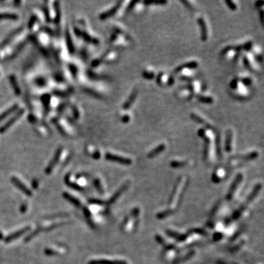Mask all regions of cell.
<instances>
[{
  "instance_id": "obj_4",
  "label": "cell",
  "mask_w": 264,
  "mask_h": 264,
  "mask_svg": "<svg viewBox=\"0 0 264 264\" xmlns=\"http://www.w3.org/2000/svg\"><path fill=\"white\" fill-rule=\"evenodd\" d=\"M197 66H198V64L197 62L191 61V62H186V63H185V64L178 66V67H177V68H175V73H179V72H181L184 68L194 69V68H196Z\"/></svg>"
},
{
  "instance_id": "obj_13",
  "label": "cell",
  "mask_w": 264,
  "mask_h": 264,
  "mask_svg": "<svg viewBox=\"0 0 264 264\" xmlns=\"http://www.w3.org/2000/svg\"><path fill=\"white\" fill-rule=\"evenodd\" d=\"M225 2H226V4H227V5L228 6L229 8L230 9V10H236V9H237V7H236V4H235V3L233 2V1H230V0H226Z\"/></svg>"
},
{
  "instance_id": "obj_20",
  "label": "cell",
  "mask_w": 264,
  "mask_h": 264,
  "mask_svg": "<svg viewBox=\"0 0 264 264\" xmlns=\"http://www.w3.org/2000/svg\"><path fill=\"white\" fill-rule=\"evenodd\" d=\"M198 135L200 136H202V137H204V136L205 135V131L202 128L199 129V130L198 131Z\"/></svg>"
},
{
  "instance_id": "obj_2",
  "label": "cell",
  "mask_w": 264,
  "mask_h": 264,
  "mask_svg": "<svg viewBox=\"0 0 264 264\" xmlns=\"http://www.w3.org/2000/svg\"><path fill=\"white\" fill-rule=\"evenodd\" d=\"M198 24L201 29V39L203 41H206L208 39V29L205 20L202 18H198Z\"/></svg>"
},
{
  "instance_id": "obj_1",
  "label": "cell",
  "mask_w": 264,
  "mask_h": 264,
  "mask_svg": "<svg viewBox=\"0 0 264 264\" xmlns=\"http://www.w3.org/2000/svg\"><path fill=\"white\" fill-rule=\"evenodd\" d=\"M106 159L110 160V161H116V162L120 163V164H126V165H129V164H131V161L129 158L119 156V155H114V154L107 153L106 155Z\"/></svg>"
},
{
  "instance_id": "obj_9",
  "label": "cell",
  "mask_w": 264,
  "mask_h": 264,
  "mask_svg": "<svg viewBox=\"0 0 264 264\" xmlns=\"http://www.w3.org/2000/svg\"><path fill=\"white\" fill-rule=\"evenodd\" d=\"M13 181H14L15 184H16L17 186H18L19 189H20L21 190H22V191H23V192H24L25 193H26L27 195H31L30 191L28 190V189H26V186H25L24 185H23L21 183L20 180H17V179H16V178H13Z\"/></svg>"
},
{
  "instance_id": "obj_17",
  "label": "cell",
  "mask_w": 264,
  "mask_h": 264,
  "mask_svg": "<svg viewBox=\"0 0 264 264\" xmlns=\"http://www.w3.org/2000/svg\"><path fill=\"white\" fill-rule=\"evenodd\" d=\"M237 85H238V79H233V80L232 81L231 84H230V87H231L232 88H233V89H235V88H236Z\"/></svg>"
},
{
  "instance_id": "obj_3",
  "label": "cell",
  "mask_w": 264,
  "mask_h": 264,
  "mask_svg": "<svg viewBox=\"0 0 264 264\" xmlns=\"http://www.w3.org/2000/svg\"><path fill=\"white\" fill-rule=\"evenodd\" d=\"M121 3H122V1H119V2L117 3V4H116L114 7L109 9V10H107V11H106V12H104V13H101V14L99 16V18L101 19V20H105V19L109 18L110 16H113V15L115 14L116 12L117 11V10L120 8V4H121Z\"/></svg>"
},
{
  "instance_id": "obj_14",
  "label": "cell",
  "mask_w": 264,
  "mask_h": 264,
  "mask_svg": "<svg viewBox=\"0 0 264 264\" xmlns=\"http://www.w3.org/2000/svg\"><path fill=\"white\" fill-rule=\"evenodd\" d=\"M143 76L145 79H151L154 77V73L153 72H149L145 70V71L143 72Z\"/></svg>"
},
{
  "instance_id": "obj_11",
  "label": "cell",
  "mask_w": 264,
  "mask_h": 264,
  "mask_svg": "<svg viewBox=\"0 0 264 264\" xmlns=\"http://www.w3.org/2000/svg\"><path fill=\"white\" fill-rule=\"evenodd\" d=\"M92 264H123V263L122 262H118V261H117V262H113V261H109H109H107V260H106V261H104V260H98V261H92Z\"/></svg>"
},
{
  "instance_id": "obj_10",
  "label": "cell",
  "mask_w": 264,
  "mask_h": 264,
  "mask_svg": "<svg viewBox=\"0 0 264 264\" xmlns=\"http://www.w3.org/2000/svg\"><path fill=\"white\" fill-rule=\"evenodd\" d=\"M197 98L200 102L204 103V104H211V103H213V98H211V97L199 95V96H197Z\"/></svg>"
},
{
  "instance_id": "obj_19",
  "label": "cell",
  "mask_w": 264,
  "mask_h": 264,
  "mask_svg": "<svg viewBox=\"0 0 264 264\" xmlns=\"http://www.w3.org/2000/svg\"><path fill=\"white\" fill-rule=\"evenodd\" d=\"M242 82L245 85H249L251 84V79L249 78H244V79H242Z\"/></svg>"
},
{
  "instance_id": "obj_18",
  "label": "cell",
  "mask_w": 264,
  "mask_h": 264,
  "mask_svg": "<svg viewBox=\"0 0 264 264\" xmlns=\"http://www.w3.org/2000/svg\"><path fill=\"white\" fill-rule=\"evenodd\" d=\"M121 120L123 123H128V122L130 120V117H129V115H128V114H126V115H123V117H122Z\"/></svg>"
},
{
  "instance_id": "obj_22",
  "label": "cell",
  "mask_w": 264,
  "mask_h": 264,
  "mask_svg": "<svg viewBox=\"0 0 264 264\" xmlns=\"http://www.w3.org/2000/svg\"><path fill=\"white\" fill-rule=\"evenodd\" d=\"M260 18H261V21H262V23H263V10H261L260 11Z\"/></svg>"
},
{
  "instance_id": "obj_8",
  "label": "cell",
  "mask_w": 264,
  "mask_h": 264,
  "mask_svg": "<svg viewBox=\"0 0 264 264\" xmlns=\"http://www.w3.org/2000/svg\"><path fill=\"white\" fill-rule=\"evenodd\" d=\"M191 117H192V118L194 120H195V121L197 122V123H200V124L203 125V126H205V127L208 128H212V126H211V125L208 124L207 122H205L203 119L201 118V117H199L198 115H197L196 114H194V113H192V114H191Z\"/></svg>"
},
{
  "instance_id": "obj_16",
  "label": "cell",
  "mask_w": 264,
  "mask_h": 264,
  "mask_svg": "<svg viewBox=\"0 0 264 264\" xmlns=\"http://www.w3.org/2000/svg\"><path fill=\"white\" fill-rule=\"evenodd\" d=\"M243 63H244L245 66H246L248 69H251V66H250V64H249V60H248V59L246 58V57H243Z\"/></svg>"
},
{
  "instance_id": "obj_6",
  "label": "cell",
  "mask_w": 264,
  "mask_h": 264,
  "mask_svg": "<svg viewBox=\"0 0 264 264\" xmlns=\"http://www.w3.org/2000/svg\"><path fill=\"white\" fill-rule=\"evenodd\" d=\"M164 149H165V145H163V144L159 145L158 146H157L156 148H154L153 150H151L150 152L148 153V156L149 157V158H152V157L155 156V155H157L158 154H159L160 153L162 152Z\"/></svg>"
},
{
  "instance_id": "obj_12",
  "label": "cell",
  "mask_w": 264,
  "mask_h": 264,
  "mask_svg": "<svg viewBox=\"0 0 264 264\" xmlns=\"http://www.w3.org/2000/svg\"><path fill=\"white\" fill-rule=\"evenodd\" d=\"M167 1H144V4H147V5H149V4H167Z\"/></svg>"
},
{
  "instance_id": "obj_15",
  "label": "cell",
  "mask_w": 264,
  "mask_h": 264,
  "mask_svg": "<svg viewBox=\"0 0 264 264\" xmlns=\"http://www.w3.org/2000/svg\"><path fill=\"white\" fill-rule=\"evenodd\" d=\"M139 2V1H131L130 2V4H129V5L128 6V7H127V9H126V12H128V11H130V10H131L133 8V7H134L135 5H136V4H137V3Z\"/></svg>"
},
{
  "instance_id": "obj_7",
  "label": "cell",
  "mask_w": 264,
  "mask_h": 264,
  "mask_svg": "<svg viewBox=\"0 0 264 264\" xmlns=\"http://www.w3.org/2000/svg\"><path fill=\"white\" fill-rule=\"evenodd\" d=\"M232 137H233V132H232L231 130H228L227 131V136H226V142H225V149L227 151L231 150Z\"/></svg>"
},
{
  "instance_id": "obj_21",
  "label": "cell",
  "mask_w": 264,
  "mask_h": 264,
  "mask_svg": "<svg viewBox=\"0 0 264 264\" xmlns=\"http://www.w3.org/2000/svg\"><path fill=\"white\" fill-rule=\"evenodd\" d=\"M260 4H261V6H262L263 4V1H258V2H256V7H260Z\"/></svg>"
},
{
  "instance_id": "obj_5",
  "label": "cell",
  "mask_w": 264,
  "mask_h": 264,
  "mask_svg": "<svg viewBox=\"0 0 264 264\" xmlns=\"http://www.w3.org/2000/svg\"><path fill=\"white\" fill-rule=\"evenodd\" d=\"M136 96H137V90H136V89H134V90L131 92L130 96L128 97L127 101H126V102H125V104H123V108L124 109H128L130 108V107L131 106L132 104H133V103L134 102Z\"/></svg>"
}]
</instances>
